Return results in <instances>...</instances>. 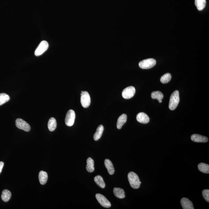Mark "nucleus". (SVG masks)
<instances>
[{
    "label": "nucleus",
    "mask_w": 209,
    "mask_h": 209,
    "mask_svg": "<svg viewBox=\"0 0 209 209\" xmlns=\"http://www.w3.org/2000/svg\"><path fill=\"white\" fill-rule=\"evenodd\" d=\"M128 180L131 187L134 189H137L140 187L142 182L140 181L138 175L133 172H129L128 174Z\"/></svg>",
    "instance_id": "1"
},
{
    "label": "nucleus",
    "mask_w": 209,
    "mask_h": 209,
    "mask_svg": "<svg viewBox=\"0 0 209 209\" xmlns=\"http://www.w3.org/2000/svg\"><path fill=\"white\" fill-rule=\"evenodd\" d=\"M180 101L179 93L178 90H175L171 95L169 101V108L173 110L176 108Z\"/></svg>",
    "instance_id": "2"
},
{
    "label": "nucleus",
    "mask_w": 209,
    "mask_h": 209,
    "mask_svg": "<svg viewBox=\"0 0 209 209\" xmlns=\"http://www.w3.org/2000/svg\"><path fill=\"white\" fill-rule=\"evenodd\" d=\"M156 64V60L153 58H150L141 61L139 63V66L141 68L146 69L151 68Z\"/></svg>",
    "instance_id": "3"
},
{
    "label": "nucleus",
    "mask_w": 209,
    "mask_h": 209,
    "mask_svg": "<svg viewBox=\"0 0 209 209\" xmlns=\"http://www.w3.org/2000/svg\"><path fill=\"white\" fill-rule=\"evenodd\" d=\"M81 103L84 108H86L89 107L91 103V99L89 94L86 91H83L81 94Z\"/></svg>",
    "instance_id": "4"
},
{
    "label": "nucleus",
    "mask_w": 209,
    "mask_h": 209,
    "mask_svg": "<svg viewBox=\"0 0 209 209\" xmlns=\"http://www.w3.org/2000/svg\"><path fill=\"white\" fill-rule=\"evenodd\" d=\"M49 46L48 43L47 41H42L35 50V55L36 56H40L48 49Z\"/></svg>",
    "instance_id": "5"
},
{
    "label": "nucleus",
    "mask_w": 209,
    "mask_h": 209,
    "mask_svg": "<svg viewBox=\"0 0 209 209\" xmlns=\"http://www.w3.org/2000/svg\"><path fill=\"white\" fill-rule=\"evenodd\" d=\"M135 92L136 90L134 87L129 86L123 90L122 92V96L125 99H130L133 97Z\"/></svg>",
    "instance_id": "6"
},
{
    "label": "nucleus",
    "mask_w": 209,
    "mask_h": 209,
    "mask_svg": "<svg viewBox=\"0 0 209 209\" xmlns=\"http://www.w3.org/2000/svg\"><path fill=\"white\" fill-rule=\"evenodd\" d=\"M76 114L74 110H70L66 114L65 118V123L67 126L70 127L73 126L75 121Z\"/></svg>",
    "instance_id": "7"
},
{
    "label": "nucleus",
    "mask_w": 209,
    "mask_h": 209,
    "mask_svg": "<svg viewBox=\"0 0 209 209\" xmlns=\"http://www.w3.org/2000/svg\"><path fill=\"white\" fill-rule=\"evenodd\" d=\"M16 125L19 129L23 130L26 132L30 130V126L28 123L21 118H17L16 121Z\"/></svg>",
    "instance_id": "8"
},
{
    "label": "nucleus",
    "mask_w": 209,
    "mask_h": 209,
    "mask_svg": "<svg viewBox=\"0 0 209 209\" xmlns=\"http://www.w3.org/2000/svg\"><path fill=\"white\" fill-rule=\"evenodd\" d=\"M96 197L100 205L104 208H109L111 206L110 202L103 195L97 194L96 195Z\"/></svg>",
    "instance_id": "9"
},
{
    "label": "nucleus",
    "mask_w": 209,
    "mask_h": 209,
    "mask_svg": "<svg viewBox=\"0 0 209 209\" xmlns=\"http://www.w3.org/2000/svg\"><path fill=\"white\" fill-rule=\"evenodd\" d=\"M137 119L139 123L144 124H146L150 121V118L148 115L143 112L139 113L137 115Z\"/></svg>",
    "instance_id": "10"
},
{
    "label": "nucleus",
    "mask_w": 209,
    "mask_h": 209,
    "mask_svg": "<svg viewBox=\"0 0 209 209\" xmlns=\"http://www.w3.org/2000/svg\"><path fill=\"white\" fill-rule=\"evenodd\" d=\"M182 207L183 209H194L192 202L187 198L183 197L180 201Z\"/></svg>",
    "instance_id": "11"
},
{
    "label": "nucleus",
    "mask_w": 209,
    "mask_h": 209,
    "mask_svg": "<svg viewBox=\"0 0 209 209\" xmlns=\"http://www.w3.org/2000/svg\"><path fill=\"white\" fill-rule=\"evenodd\" d=\"M191 139L193 142H206L208 141V137L198 134H194L192 135Z\"/></svg>",
    "instance_id": "12"
},
{
    "label": "nucleus",
    "mask_w": 209,
    "mask_h": 209,
    "mask_svg": "<svg viewBox=\"0 0 209 209\" xmlns=\"http://www.w3.org/2000/svg\"><path fill=\"white\" fill-rule=\"evenodd\" d=\"M104 164L109 173L110 175H113L114 174L115 169L111 161L108 159H106L104 161Z\"/></svg>",
    "instance_id": "13"
},
{
    "label": "nucleus",
    "mask_w": 209,
    "mask_h": 209,
    "mask_svg": "<svg viewBox=\"0 0 209 209\" xmlns=\"http://www.w3.org/2000/svg\"><path fill=\"white\" fill-rule=\"evenodd\" d=\"M127 120V116L126 114H123L118 118L117 123V127L118 129H121L122 127L126 123Z\"/></svg>",
    "instance_id": "14"
},
{
    "label": "nucleus",
    "mask_w": 209,
    "mask_h": 209,
    "mask_svg": "<svg viewBox=\"0 0 209 209\" xmlns=\"http://www.w3.org/2000/svg\"><path fill=\"white\" fill-rule=\"evenodd\" d=\"M39 180L41 184L44 185L46 183L48 180V174L46 172L41 171L39 174Z\"/></svg>",
    "instance_id": "15"
},
{
    "label": "nucleus",
    "mask_w": 209,
    "mask_h": 209,
    "mask_svg": "<svg viewBox=\"0 0 209 209\" xmlns=\"http://www.w3.org/2000/svg\"><path fill=\"white\" fill-rule=\"evenodd\" d=\"M104 130V128L103 125H100L98 126L97 129H96V132L94 134V136H93V138H94L95 141L99 140L101 138Z\"/></svg>",
    "instance_id": "16"
},
{
    "label": "nucleus",
    "mask_w": 209,
    "mask_h": 209,
    "mask_svg": "<svg viewBox=\"0 0 209 209\" xmlns=\"http://www.w3.org/2000/svg\"><path fill=\"white\" fill-rule=\"evenodd\" d=\"M114 193L117 197L120 199H123L125 197L124 191L120 188H115L114 189Z\"/></svg>",
    "instance_id": "17"
},
{
    "label": "nucleus",
    "mask_w": 209,
    "mask_h": 209,
    "mask_svg": "<svg viewBox=\"0 0 209 209\" xmlns=\"http://www.w3.org/2000/svg\"><path fill=\"white\" fill-rule=\"evenodd\" d=\"M86 169L89 172H93L95 170L94 161L91 158H88L87 160Z\"/></svg>",
    "instance_id": "18"
},
{
    "label": "nucleus",
    "mask_w": 209,
    "mask_h": 209,
    "mask_svg": "<svg viewBox=\"0 0 209 209\" xmlns=\"http://www.w3.org/2000/svg\"><path fill=\"white\" fill-rule=\"evenodd\" d=\"M151 97L153 99H156L160 103L162 102V100L164 98V95L160 91H153L151 93Z\"/></svg>",
    "instance_id": "19"
},
{
    "label": "nucleus",
    "mask_w": 209,
    "mask_h": 209,
    "mask_svg": "<svg viewBox=\"0 0 209 209\" xmlns=\"http://www.w3.org/2000/svg\"><path fill=\"white\" fill-rule=\"evenodd\" d=\"M12 197V193L7 189L4 190L1 195V198L3 202H7L10 200Z\"/></svg>",
    "instance_id": "20"
},
{
    "label": "nucleus",
    "mask_w": 209,
    "mask_h": 209,
    "mask_svg": "<svg viewBox=\"0 0 209 209\" xmlns=\"http://www.w3.org/2000/svg\"><path fill=\"white\" fill-rule=\"evenodd\" d=\"M94 181L95 182L96 184L100 187L104 189L105 187V183L104 181V179L100 175L96 176L95 177Z\"/></svg>",
    "instance_id": "21"
},
{
    "label": "nucleus",
    "mask_w": 209,
    "mask_h": 209,
    "mask_svg": "<svg viewBox=\"0 0 209 209\" xmlns=\"http://www.w3.org/2000/svg\"><path fill=\"white\" fill-rule=\"evenodd\" d=\"M48 127L49 130L53 131L57 128V122L56 120L53 118H51L49 120L48 123Z\"/></svg>",
    "instance_id": "22"
},
{
    "label": "nucleus",
    "mask_w": 209,
    "mask_h": 209,
    "mask_svg": "<svg viewBox=\"0 0 209 209\" xmlns=\"http://www.w3.org/2000/svg\"><path fill=\"white\" fill-rule=\"evenodd\" d=\"M195 4L199 11L203 10L206 5V0H195Z\"/></svg>",
    "instance_id": "23"
},
{
    "label": "nucleus",
    "mask_w": 209,
    "mask_h": 209,
    "mask_svg": "<svg viewBox=\"0 0 209 209\" xmlns=\"http://www.w3.org/2000/svg\"><path fill=\"white\" fill-rule=\"evenodd\" d=\"M198 169L202 173L209 174V165L201 163L198 165Z\"/></svg>",
    "instance_id": "24"
},
{
    "label": "nucleus",
    "mask_w": 209,
    "mask_h": 209,
    "mask_svg": "<svg viewBox=\"0 0 209 209\" xmlns=\"http://www.w3.org/2000/svg\"><path fill=\"white\" fill-rule=\"evenodd\" d=\"M10 100V97L8 95L5 93H0V106L8 102Z\"/></svg>",
    "instance_id": "25"
},
{
    "label": "nucleus",
    "mask_w": 209,
    "mask_h": 209,
    "mask_svg": "<svg viewBox=\"0 0 209 209\" xmlns=\"http://www.w3.org/2000/svg\"><path fill=\"white\" fill-rule=\"evenodd\" d=\"M172 78V76L169 73H167L161 77L160 81L163 84L168 83L170 81Z\"/></svg>",
    "instance_id": "26"
},
{
    "label": "nucleus",
    "mask_w": 209,
    "mask_h": 209,
    "mask_svg": "<svg viewBox=\"0 0 209 209\" xmlns=\"http://www.w3.org/2000/svg\"><path fill=\"white\" fill-rule=\"evenodd\" d=\"M202 196L204 199L208 202H209V190H204L202 192Z\"/></svg>",
    "instance_id": "27"
},
{
    "label": "nucleus",
    "mask_w": 209,
    "mask_h": 209,
    "mask_svg": "<svg viewBox=\"0 0 209 209\" xmlns=\"http://www.w3.org/2000/svg\"><path fill=\"white\" fill-rule=\"evenodd\" d=\"M4 165V163L2 162V161H1L0 162V174H1L2 171V170L3 167Z\"/></svg>",
    "instance_id": "28"
}]
</instances>
